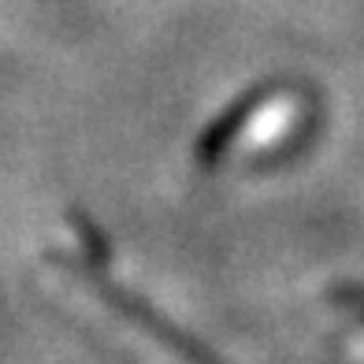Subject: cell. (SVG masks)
Listing matches in <instances>:
<instances>
[{
  "instance_id": "6da1fadb",
  "label": "cell",
  "mask_w": 364,
  "mask_h": 364,
  "mask_svg": "<svg viewBox=\"0 0 364 364\" xmlns=\"http://www.w3.org/2000/svg\"><path fill=\"white\" fill-rule=\"evenodd\" d=\"M297 115V105L290 93H279V97H264V101H253L242 108V127H238V138L223 141L220 149H260V145H272L287 134L294 127L290 119Z\"/></svg>"
}]
</instances>
